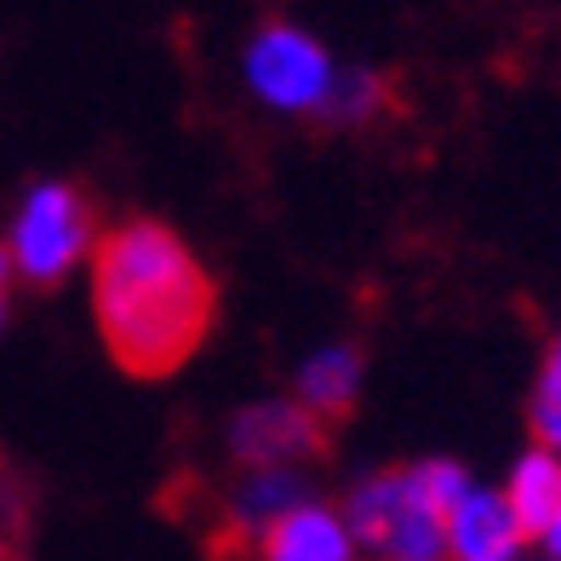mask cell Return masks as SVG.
<instances>
[{
    "label": "cell",
    "mask_w": 561,
    "mask_h": 561,
    "mask_svg": "<svg viewBox=\"0 0 561 561\" xmlns=\"http://www.w3.org/2000/svg\"><path fill=\"white\" fill-rule=\"evenodd\" d=\"M92 321L138 385L184 373L218 327V280L161 218H121L92 247Z\"/></svg>",
    "instance_id": "obj_1"
},
{
    "label": "cell",
    "mask_w": 561,
    "mask_h": 561,
    "mask_svg": "<svg viewBox=\"0 0 561 561\" xmlns=\"http://www.w3.org/2000/svg\"><path fill=\"white\" fill-rule=\"evenodd\" d=\"M98 247V201L81 184H41L30 190L12 224V270L35 293L64 287V275L92 259Z\"/></svg>",
    "instance_id": "obj_2"
},
{
    "label": "cell",
    "mask_w": 561,
    "mask_h": 561,
    "mask_svg": "<svg viewBox=\"0 0 561 561\" xmlns=\"http://www.w3.org/2000/svg\"><path fill=\"white\" fill-rule=\"evenodd\" d=\"M344 527L378 561H447V516H436L413 470H378L344 499Z\"/></svg>",
    "instance_id": "obj_3"
},
{
    "label": "cell",
    "mask_w": 561,
    "mask_h": 561,
    "mask_svg": "<svg viewBox=\"0 0 561 561\" xmlns=\"http://www.w3.org/2000/svg\"><path fill=\"white\" fill-rule=\"evenodd\" d=\"M229 458L241 476H287L293 465H327L333 430L298 401H259L229 419Z\"/></svg>",
    "instance_id": "obj_4"
},
{
    "label": "cell",
    "mask_w": 561,
    "mask_h": 561,
    "mask_svg": "<svg viewBox=\"0 0 561 561\" xmlns=\"http://www.w3.org/2000/svg\"><path fill=\"white\" fill-rule=\"evenodd\" d=\"M247 75L275 110H321V98L333 92V64L293 23H264L247 53Z\"/></svg>",
    "instance_id": "obj_5"
},
{
    "label": "cell",
    "mask_w": 561,
    "mask_h": 561,
    "mask_svg": "<svg viewBox=\"0 0 561 561\" xmlns=\"http://www.w3.org/2000/svg\"><path fill=\"white\" fill-rule=\"evenodd\" d=\"M236 561H355V539L339 510L293 504L264 527H252Z\"/></svg>",
    "instance_id": "obj_6"
},
{
    "label": "cell",
    "mask_w": 561,
    "mask_h": 561,
    "mask_svg": "<svg viewBox=\"0 0 561 561\" xmlns=\"http://www.w3.org/2000/svg\"><path fill=\"white\" fill-rule=\"evenodd\" d=\"M522 550L527 539L504 499L493 488H470V499L447 522V561H522Z\"/></svg>",
    "instance_id": "obj_7"
},
{
    "label": "cell",
    "mask_w": 561,
    "mask_h": 561,
    "mask_svg": "<svg viewBox=\"0 0 561 561\" xmlns=\"http://www.w3.org/2000/svg\"><path fill=\"white\" fill-rule=\"evenodd\" d=\"M355 401H362V350L355 344L321 350L316 362L298 373V407L310 419H321L333 436L355 419Z\"/></svg>",
    "instance_id": "obj_8"
},
{
    "label": "cell",
    "mask_w": 561,
    "mask_h": 561,
    "mask_svg": "<svg viewBox=\"0 0 561 561\" xmlns=\"http://www.w3.org/2000/svg\"><path fill=\"white\" fill-rule=\"evenodd\" d=\"M499 499H504L510 516H516L522 539H545V533L556 527V516H561V458L527 447L516 465H510Z\"/></svg>",
    "instance_id": "obj_9"
},
{
    "label": "cell",
    "mask_w": 561,
    "mask_h": 561,
    "mask_svg": "<svg viewBox=\"0 0 561 561\" xmlns=\"http://www.w3.org/2000/svg\"><path fill=\"white\" fill-rule=\"evenodd\" d=\"M30 522H35V488L0 453V561H30Z\"/></svg>",
    "instance_id": "obj_10"
},
{
    "label": "cell",
    "mask_w": 561,
    "mask_h": 561,
    "mask_svg": "<svg viewBox=\"0 0 561 561\" xmlns=\"http://www.w3.org/2000/svg\"><path fill=\"white\" fill-rule=\"evenodd\" d=\"M378 110H385V81L367 69H350V75H333V92L321 98V126H362Z\"/></svg>",
    "instance_id": "obj_11"
},
{
    "label": "cell",
    "mask_w": 561,
    "mask_h": 561,
    "mask_svg": "<svg viewBox=\"0 0 561 561\" xmlns=\"http://www.w3.org/2000/svg\"><path fill=\"white\" fill-rule=\"evenodd\" d=\"M527 430H533V447L550 453V458H561V396H556V390H533Z\"/></svg>",
    "instance_id": "obj_12"
},
{
    "label": "cell",
    "mask_w": 561,
    "mask_h": 561,
    "mask_svg": "<svg viewBox=\"0 0 561 561\" xmlns=\"http://www.w3.org/2000/svg\"><path fill=\"white\" fill-rule=\"evenodd\" d=\"M539 390H556V396H561V333H556V344H550V355H545V373H539Z\"/></svg>",
    "instance_id": "obj_13"
},
{
    "label": "cell",
    "mask_w": 561,
    "mask_h": 561,
    "mask_svg": "<svg viewBox=\"0 0 561 561\" xmlns=\"http://www.w3.org/2000/svg\"><path fill=\"white\" fill-rule=\"evenodd\" d=\"M539 545H545V556H550V561H561V516H556V527L545 533V539H539Z\"/></svg>",
    "instance_id": "obj_14"
},
{
    "label": "cell",
    "mask_w": 561,
    "mask_h": 561,
    "mask_svg": "<svg viewBox=\"0 0 561 561\" xmlns=\"http://www.w3.org/2000/svg\"><path fill=\"white\" fill-rule=\"evenodd\" d=\"M18 270H12V247H0V298H7V280H12Z\"/></svg>",
    "instance_id": "obj_15"
},
{
    "label": "cell",
    "mask_w": 561,
    "mask_h": 561,
    "mask_svg": "<svg viewBox=\"0 0 561 561\" xmlns=\"http://www.w3.org/2000/svg\"><path fill=\"white\" fill-rule=\"evenodd\" d=\"M0 321H7V298H0Z\"/></svg>",
    "instance_id": "obj_16"
},
{
    "label": "cell",
    "mask_w": 561,
    "mask_h": 561,
    "mask_svg": "<svg viewBox=\"0 0 561 561\" xmlns=\"http://www.w3.org/2000/svg\"><path fill=\"white\" fill-rule=\"evenodd\" d=\"M545 561H550V556H545Z\"/></svg>",
    "instance_id": "obj_17"
}]
</instances>
